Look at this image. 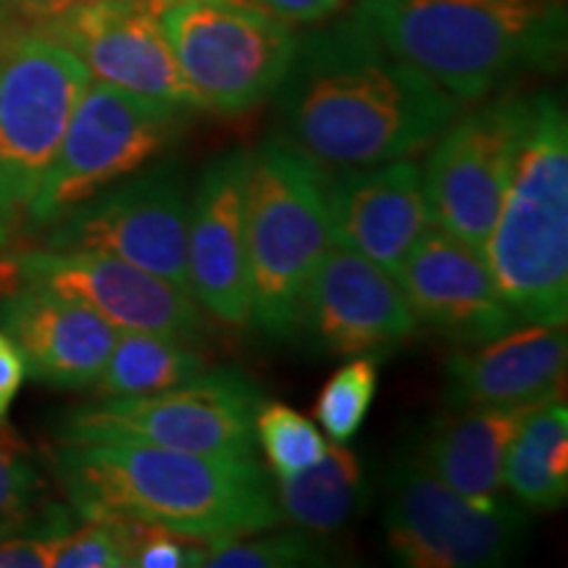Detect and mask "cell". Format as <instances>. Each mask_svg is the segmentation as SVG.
Segmentation results:
<instances>
[{"label": "cell", "mask_w": 568, "mask_h": 568, "mask_svg": "<svg viewBox=\"0 0 568 568\" xmlns=\"http://www.w3.org/2000/svg\"><path fill=\"white\" fill-rule=\"evenodd\" d=\"M274 98L282 138L329 169L414 159L460 113L456 98L353 17L297 38Z\"/></svg>", "instance_id": "cell-1"}, {"label": "cell", "mask_w": 568, "mask_h": 568, "mask_svg": "<svg viewBox=\"0 0 568 568\" xmlns=\"http://www.w3.org/2000/svg\"><path fill=\"white\" fill-rule=\"evenodd\" d=\"M13 30H17V27H13V21L9 19V13H6V9H3V0H0V45H3L6 38H9Z\"/></svg>", "instance_id": "cell-34"}, {"label": "cell", "mask_w": 568, "mask_h": 568, "mask_svg": "<svg viewBox=\"0 0 568 568\" xmlns=\"http://www.w3.org/2000/svg\"><path fill=\"white\" fill-rule=\"evenodd\" d=\"M287 24H318L343 11L345 0H245Z\"/></svg>", "instance_id": "cell-31"}, {"label": "cell", "mask_w": 568, "mask_h": 568, "mask_svg": "<svg viewBox=\"0 0 568 568\" xmlns=\"http://www.w3.org/2000/svg\"><path fill=\"white\" fill-rule=\"evenodd\" d=\"M205 372L209 364L195 343L155 332H119L90 393L95 397L151 395L180 387Z\"/></svg>", "instance_id": "cell-24"}, {"label": "cell", "mask_w": 568, "mask_h": 568, "mask_svg": "<svg viewBox=\"0 0 568 568\" xmlns=\"http://www.w3.org/2000/svg\"><path fill=\"white\" fill-rule=\"evenodd\" d=\"M329 542L324 535L308 529L272 531L261 529L251 535L209 539L205 560L209 568H297L326 566L332 560Z\"/></svg>", "instance_id": "cell-25"}, {"label": "cell", "mask_w": 568, "mask_h": 568, "mask_svg": "<svg viewBox=\"0 0 568 568\" xmlns=\"http://www.w3.org/2000/svg\"><path fill=\"white\" fill-rule=\"evenodd\" d=\"M529 95L495 98L453 119L432 142L422 172L432 222L474 251L485 253L527 122Z\"/></svg>", "instance_id": "cell-12"}, {"label": "cell", "mask_w": 568, "mask_h": 568, "mask_svg": "<svg viewBox=\"0 0 568 568\" xmlns=\"http://www.w3.org/2000/svg\"><path fill=\"white\" fill-rule=\"evenodd\" d=\"M251 151L234 148L203 169L190 195L187 290L203 311L230 326L251 322L245 245V184Z\"/></svg>", "instance_id": "cell-16"}, {"label": "cell", "mask_w": 568, "mask_h": 568, "mask_svg": "<svg viewBox=\"0 0 568 568\" xmlns=\"http://www.w3.org/2000/svg\"><path fill=\"white\" fill-rule=\"evenodd\" d=\"M535 406L447 408L410 447L447 487L487 500L503 493L506 450Z\"/></svg>", "instance_id": "cell-21"}, {"label": "cell", "mask_w": 568, "mask_h": 568, "mask_svg": "<svg viewBox=\"0 0 568 568\" xmlns=\"http://www.w3.org/2000/svg\"><path fill=\"white\" fill-rule=\"evenodd\" d=\"M0 329L17 345L27 376L59 389L90 387L119 337L84 303L21 280L0 295Z\"/></svg>", "instance_id": "cell-19"}, {"label": "cell", "mask_w": 568, "mask_h": 568, "mask_svg": "<svg viewBox=\"0 0 568 568\" xmlns=\"http://www.w3.org/2000/svg\"><path fill=\"white\" fill-rule=\"evenodd\" d=\"M159 17L197 111L243 116L258 109L293 61V27L245 0H172Z\"/></svg>", "instance_id": "cell-6"}, {"label": "cell", "mask_w": 568, "mask_h": 568, "mask_svg": "<svg viewBox=\"0 0 568 568\" xmlns=\"http://www.w3.org/2000/svg\"><path fill=\"white\" fill-rule=\"evenodd\" d=\"M416 332L418 322L395 276L332 243L305 290L293 337L332 358H382Z\"/></svg>", "instance_id": "cell-13"}, {"label": "cell", "mask_w": 568, "mask_h": 568, "mask_svg": "<svg viewBox=\"0 0 568 568\" xmlns=\"http://www.w3.org/2000/svg\"><path fill=\"white\" fill-rule=\"evenodd\" d=\"M6 240H9V226H6L3 222H0V251H3Z\"/></svg>", "instance_id": "cell-35"}, {"label": "cell", "mask_w": 568, "mask_h": 568, "mask_svg": "<svg viewBox=\"0 0 568 568\" xmlns=\"http://www.w3.org/2000/svg\"><path fill=\"white\" fill-rule=\"evenodd\" d=\"M40 32L67 45L98 82L169 109L197 111L151 0H90Z\"/></svg>", "instance_id": "cell-15"}, {"label": "cell", "mask_w": 568, "mask_h": 568, "mask_svg": "<svg viewBox=\"0 0 568 568\" xmlns=\"http://www.w3.org/2000/svg\"><path fill=\"white\" fill-rule=\"evenodd\" d=\"M497 293L524 324L568 316V122L552 92L529 95L500 211L485 243Z\"/></svg>", "instance_id": "cell-4"}, {"label": "cell", "mask_w": 568, "mask_h": 568, "mask_svg": "<svg viewBox=\"0 0 568 568\" xmlns=\"http://www.w3.org/2000/svg\"><path fill=\"white\" fill-rule=\"evenodd\" d=\"M45 481L32 447L17 429L0 422V537L27 529L45 508Z\"/></svg>", "instance_id": "cell-28"}, {"label": "cell", "mask_w": 568, "mask_h": 568, "mask_svg": "<svg viewBox=\"0 0 568 568\" xmlns=\"http://www.w3.org/2000/svg\"><path fill=\"white\" fill-rule=\"evenodd\" d=\"M13 268L21 282L74 297L119 332H155L197 343L205 329L201 305L187 290L111 255L42 245L19 253Z\"/></svg>", "instance_id": "cell-14"}, {"label": "cell", "mask_w": 568, "mask_h": 568, "mask_svg": "<svg viewBox=\"0 0 568 568\" xmlns=\"http://www.w3.org/2000/svg\"><path fill=\"white\" fill-rule=\"evenodd\" d=\"M255 443L264 447L266 464L276 479L295 477L326 453V439L301 410L284 403L261 400L255 410Z\"/></svg>", "instance_id": "cell-27"}, {"label": "cell", "mask_w": 568, "mask_h": 568, "mask_svg": "<svg viewBox=\"0 0 568 568\" xmlns=\"http://www.w3.org/2000/svg\"><path fill=\"white\" fill-rule=\"evenodd\" d=\"M395 280L418 326L456 347L487 343L521 324L497 293L485 253L437 226L418 240Z\"/></svg>", "instance_id": "cell-17"}, {"label": "cell", "mask_w": 568, "mask_h": 568, "mask_svg": "<svg viewBox=\"0 0 568 568\" xmlns=\"http://www.w3.org/2000/svg\"><path fill=\"white\" fill-rule=\"evenodd\" d=\"M527 510L506 497H468L416 456L397 453L387 471L385 539L408 568H489L514 560L527 539Z\"/></svg>", "instance_id": "cell-9"}, {"label": "cell", "mask_w": 568, "mask_h": 568, "mask_svg": "<svg viewBox=\"0 0 568 568\" xmlns=\"http://www.w3.org/2000/svg\"><path fill=\"white\" fill-rule=\"evenodd\" d=\"M84 63L40 30L17 27L0 45V222L24 224L90 84Z\"/></svg>", "instance_id": "cell-8"}, {"label": "cell", "mask_w": 568, "mask_h": 568, "mask_svg": "<svg viewBox=\"0 0 568 568\" xmlns=\"http://www.w3.org/2000/svg\"><path fill=\"white\" fill-rule=\"evenodd\" d=\"M24 361L17 351V345L11 343V337L0 329V422L9 418V410L17 400L21 385H24Z\"/></svg>", "instance_id": "cell-33"}, {"label": "cell", "mask_w": 568, "mask_h": 568, "mask_svg": "<svg viewBox=\"0 0 568 568\" xmlns=\"http://www.w3.org/2000/svg\"><path fill=\"white\" fill-rule=\"evenodd\" d=\"M187 219L182 166L153 163L61 213L45 226V247L111 255L187 290Z\"/></svg>", "instance_id": "cell-11"}, {"label": "cell", "mask_w": 568, "mask_h": 568, "mask_svg": "<svg viewBox=\"0 0 568 568\" xmlns=\"http://www.w3.org/2000/svg\"><path fill=\"white\" fill-rule=\"evenodd\" d=\"M245 245L247 324L268 339H293L311 276L332 247L329 172L282 134L251 153Z\"/></svg>", "instance_id": "cell-5"}, {"label": "cell", "mask_w": 568, "mask_h": 568, "mask_svg": "<svg viewBox=\"0 0 568 568\" xmlns=\"http://www.w3.org/2000/svg\"><path fill=\"white\" fill-rule=\"evenodd\" d=\"M74 529V510L45 503L27 529L0 537V568H53L63 537Z\"/></svg>", "instance_id": "cell-30"}, {"label": "cell", "mask_w": 568, "mask_h": 568, "mask_svg": "<svg viewBox=\"0 0 568 568\" xmlns=\"http://www.w3.org/2000/svg\"><path fill=\"white\" fill-rule=\"evenodd\" d=\"M187 119L184 111L113 84L90 82L27 209L24 224L45 230L61 213L145 169L180 140Z\"/></svg>", "instance_id": "cell-10"}, {"label": "cell", "mask_w": 568, "mask_h": 568, "mask_svg": "<svg viewBox=\"0 0 568 568\" xmlns=\"http://www.w3.org/2000/svg\"><path fill=\"white\" fill-rule=\"evenodd\" d=\"M329 224L332 243L395 276L418 240L435 226L422 166L395 159L329 174Z\"/></svg>", "instance_id": "cell-18"}, {"label": "cell", "mask_w": 568, "mask_h": 568, "mask_svg": "<svg viewBox=\"0 0 568 568\" xmlns=\"http://www.w3.org/2000/svg\"><path fill=\"white\" fill-rule=\"evenodd\" d=\"M568 337L564 324H529L456 347L445 361L447 408H506L560 393Z\"/></svg>", "instance_id": "cell-20"}, {"label": "cell", "mask_w": 568, "mask_h": 568, "mask_svg": "<svg viewBox=\"0 0 568 568\" xmlns=\"http://www.w3.org/2000/svg\"><path fill=\"white\" fill-rule=\"evenodd\" d=\"M138 521L119 516L84 518L63 537L55 568H130Z\"/></svg>", "instance_id": "cell-29"}, {"label": "cell", "mask_w": 568, "mask_h": 568, "mask_svg": "<svg viewBox=\"0 0 568 568\" xmlns=\"http://www.w3.org/2000/svg\"><path fill=\"white\" fill-rule=\"evenodd\" d=\"M503 489L531 514L558 510L568 497V410L564 397L539 400L518 426L503 460Z\"/></svg>", "instance_id": "cell-22"}, {"label": "cell", "mask_w": 568, "mask_h": 568, "mask_svg": "<svg viewBox=\"0 0 568 568\" xmlns=\"http://www.w3.org/2000/svg\"><path fill=\"white\" fill-rule=\"evenodd\" d=\"M261 400V389L245 374L219 368L161 393L95 397V403L69 410L59 426V443H132L251 458Z\"/></svg>", "instance_id": "cell-7"}, {"label": "cell", "mask_w": 568, "mask_h": 568, "mask_svg": "<svg viewBox=\"0 0 568 568\" xmlns=\"http://www.w3.org/2000/svg\"><path fill=\"white\" fill-rule=\"evenodd\" d=\"M368 487L364 466L351 447L335 443L295 477H280L274 503L280 518L314 535H335L364 514Z\"/></svg>", "instance_id": "cell-23"}, {"label": "cell", "mask_w": 568, "mask_h": 568, "mask_svg": "<svg viewBox=\"0 0 568 568\" xmlns=\"http://www.w3.org/2000/svg\"><path fill=\"white\" fill-rule=\"evenodd\" d=\"M51 466L71 510L82 518H132L203 542L280 524L274 485L255 456L61 443Z\"/></svg>", "instance_id": "cell-2"}, {"label": "cell", "mask_w": 568, "mask_h": 568, "mask_svg": "<svg viewBox=\"0 0 568 568\" xmlns=\"http://www.w3.org/2000/svg\"><path fill=\"white\" fill-rule=\"evenodd\" d=\"M151 3H155L161 9V6H166V3H172V0H151Z\"/></svg>", "instance_id": "cell-36"}, {"label": "cell", "mask_w": 568, "mask_h": 568, "mask_svg": "<svg viewBox=\"0 0 568 568\" xmlns=\"http://www.w3.org/2000/svg\"><path fill=\"white\" fill-rule=\"evenodd\" d=\"M82 3H90V0H3V9L13 21V27L40 30L48 21L63 17V13Z\"/></svg>", "instance_id": "cell-32"}, {"label": "cell", "mask_w": 568, "mask_h": 568, "mask_svg": "<svg viewBox=\"0 0 568 568\" xmlns=\"http://www.w3.org/2000/svg\"><path fill=\"white\" fill-rule=\"evenodd\" d=\"M351 17L456 101H485L566 53L560 0H358Z\"/></svg>", "instance_id": "cell-3"}, {"label": "cell", "mask_w": 568, "mask_h": 568, "mask_svg": "<svg viewBox=\"0 0 568 568\" xmlns=\"http://www.w3.org/2000/svg\"><path fill=\"white\" fill-rule=\"evenodd\" d=\"M379 382V358L355 355L326 379L314 403V416L332 443L347 445L364 426Z\"/></svg>", "instance_id": "cell-26"}]
</instances>
